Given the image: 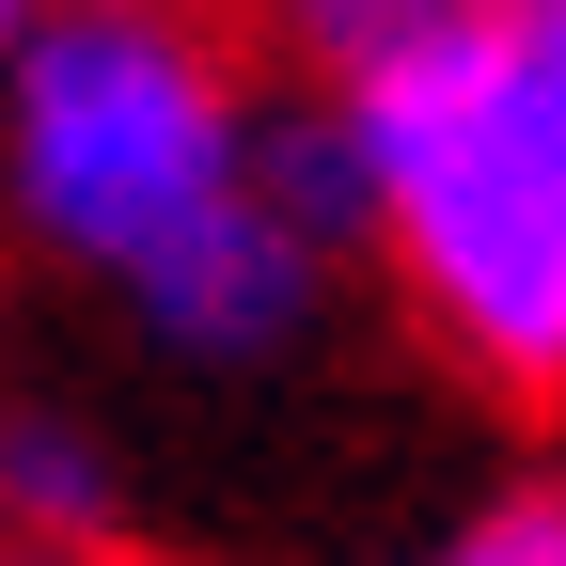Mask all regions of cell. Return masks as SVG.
Masks as SVG:
<instances>
[{
    "instance_id": "cell-1",
    "label": "cell",
    "mask_w": 566,
    "mask_h": 566,
    "mask_svg": "<svg viewBox=\"0 0 566 566\" xmlns=\"http://www.w3.org/2000/svg\"><path fill=\"white\" fill-rule=\"evenodd\" d=\"M315 111L363 158L378 268L488 394H566V142L520 111L504 0H315Z\"/></svg>"
},
{
    "instance_id": "cell-2",
    "label": "cell",
    "mask_w": 566,
    "mask_h": 566,
    "mask_svg": "<svg viewBox=\"0 0 566 566\" xmlns=\"http://www.w3.org/2000/svg\"><path fill=\"white\" fill-rule=\"evenodd\" d=\"M252 80L189 17L63 0L0 63V221L80 283H158L189 237L252 205Z\"/></svg>"
},
{
    "instance_id": "cell-3",
    "label": "cell",
    "mask_w": 566,
    "mask_h": 566,
    "mask_svg": "<svg viewBox=\"0 0 566 566\" xmlns=\"http://www.w3.org/2000/svg\"><path fill=\"white\" fill-rule=\"evenodd\" d=\"M331 252L283 221V205L252 189L221 237H189L158 283H126V331L158 346V363H205V378H252V363H283V346H300L315 315H331Z\"/></svg>"
},
{
    "instance_id": "cell-4",
    "label": "cell",
    "mask_w": 566,
    "mask_h": 566,
    "mask_svg": "<svg viewBox=\"0 0 566 566\" xmlns=\"http://www.w3.org/2000/svg\"><path fill=\"white\" fill-rule=\"evenodd\" d=\"M126 535V457L80 409L17 394L0 409V551H111Z\"/></svg>"
},
{
    "instance_id": "cell-5",
    "label": "cell",
    "mask_w": 566,
    "mask_h": 566,
    "mask_svg": "<svg viewBox=\"0 0 566 566\" xmlns=\"http://www.w3.org/2000/svg\"><path fill=\"white\" fill-rule=\"evenodd\" d=\"M252 189H268V205H283V221H300L331 268L378 237V205H363V158L331 142V111H315V95H268V111H252Z\"/></svg>"
},
{
    "instance_id": "cell-6",
    "label": "cell",
    "mask_w": 566,
    "mask_h": 566,
    "mask_svg": "<svg viewBox=\"0 0 566 566\" xmlns=\"http://www.w3.org/2000/svg\"><path fill=\"white\" fill-rule=\"evenodd\" d=\"M394 566H566V472H504L488 504H457L424 551H394Z\"/></svg>"
},
{
    "instance_id": "cell-7",
    "label": "cell",
    "mask_w": 566,
    "mask_h": 566,
    "mask_svg": "<svg viewBox=\"0 0 566 566\" xmlns=\"http://www.w3.org/2000/svg\"><path fill=\"white\" fill-rule=\"evenodd\" d=\"M0 566H142V551H0Z\"/></svg>"
},
{
    "instance_id": "cell-8",
    "label": "cell",
    "mask_w": 566,
    "mask_h": 566,
    "mask_svg": "<svg viewBox=\"0 0 566 566\" xmlns=\"http://www.w3.org/2000/svg\"><path fill=\"white\" fill-rule=\"evenodd\" d=\"M17 32H32V0H0V63H17Z\"/></svg>"
}]
</instances>
